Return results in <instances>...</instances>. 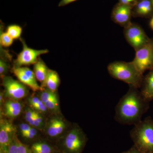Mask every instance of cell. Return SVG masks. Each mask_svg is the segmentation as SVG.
Instances as JSON below:
<instances>
[{"label":"cell","mask_w":153,"mask_h":153,"mask_svg":"<svg viewBox=\"0 0 153 153\" xmlns=\"http://www.w3.org/2000/svg\"><path fill=\"white\" fill-rule=\"evenodd\" d=\"M4 93L3 92H1V94H0V105H1V106L2 105H4Z\"/></svg>","instance_id":"33"},{"label":"cell","mask_w":153,"mask_h":153,"mask_svg":"<svg viewBox=\"0 0 153 153\" xmlns=\"http://www.w3.org/2000/svg\"><path fill=\"white\" fill-rule=\"evenodd\" d=\"M31 107L34 108L36 111L39 112H45L47 111L48 110L47 106H46L44 102L41 101V100L38 103L32 105Z\"/></svg>","instance_id":"24"},{"label":"cell","mask_w":153,"mask_h":153,"mask_svg":"<svg viewBox=\"0 0 153 153\" xmlns=\"http://www.w3.org/2000/svg\"><path fill=\"white\" fill-rule=\"evenodd\" d=\"M0 153H8L7 147L0 146Z\"/></svg>","instance_id":"32"},{"label":"cell","mask_w":153,"mask_h":153,"mask_svg":"<svg viewBox=\"0 0 153 153\" xmlns=\"http://www.w3.org/2000/svg\"><path fill=\"white\" fill-rule=\"evenodd\" d=\"M54 153H61V152H60V151H57V152H55Z\"/></svg>","instance_id":"35"},{"label":"cell","mask_w":153,"mask_h":153,"mask_svg":"<svg viewBox=\"0 0 153 153\" xmlns=\"http://www.w3.org/2000/svg\"><path fill=\"white\" fill-rule=\"evenodd\" d=\"M122 153H140L136 149V148L133 146L128 150L123 152Z\"/></svg>","instance_id":"31"},{"label":"cell","mask_w":153,"mask_h":153,"mask_svg":"<svg viewBox=\"0 0 153 153\" xmlns=\"http://www.w3.org/2000/svg\"><path fill=\"white\" fill-rule=\"evenodd\" d=\"M14 39L9 36L7 32L1 31L0 35V44L2 47H10L13 43Z\"/></svg>","instance_id":"22"},{"label":"cell","mask_w":153,"mask_h":153,"mask_svg":"<svg viewBox=\"0 0 153 153\" xmlns=\"http://www.w3.org/2000/svg\"><path fill=\"white\" fill-rule=\"evenodd\" d=\"M138 0H119V3L123 4L133 6Z\"/></svg>","instance_id":"29"},{"label":"cell","mask_w":153,"mask_h":153,"mask_svg":"<svg viewBox=\"0 0 153 153\" xmlns=\"http://www.w3.org/2000/svg\"><path fill=\"white\" fill-rule=\"evenodd\" d=\"M32 127L30 124L27 123H22L20 126V133L21 135L27 132Z\"/></svg>","instance_id":"27"},{"label":"cell","mask_w":153,"mask_h":153,"mask_svg":"<svg viewBox=\"0 0 153 153\" xmlns=\"http://www.w3.org/2000/svg\"><path fill=\"white\" fill-rule=\"evenodd\" d=\"M8 153H32L30 147L23 143L16 135L7 147Z\"/></svg>","instance_id":"18"},{"label":"cell","mask_w":153,"mask_h":153,"mask_svg":"<svg viewBox=\"0 0 153 153\" xmlns=\"http://www.w3.org/2000/svg\"><path fill=\"white\" fill-rule=\"evenodd\" d=\"M13 39L20 38L22 33V28L17 25H11L8 26L6 31Z\"/></svg>","instance_id":"20"},{"label":"cell","mask_w":153,"mask_h":153,"mask_svg":"<svg viewBox=\"0 0 153 153\" xmlns=\"http://www.w3.org/2000/svg\"><path fill=\"white\" fill-rule=\"evenodd\" d=\"M4 114L7 117L14 118L19 116L22 112V103L18 100L9 99L4 105Z\"/></svg>","instance_id":"16"},{"label":"cell","mask_w":153,"mask_h":153,"mask_svg":"<svg viewBox=\"0 0 153 153\" xmlns=\"http://www.w3.org/2000/svg\"><path fill=\"white\" fill-rule=\"evenodd\" d=\"M141 73L153 69V42L150 41L136 51V55L132 61Z\"/></svg>","instance_id":"5"},{"label":"cell","mask_w":153,"mask_h":153,"mask_svg":"<svg viewBox=\"0 0 153 153\" xmlns=\"http://www.w3.org/2000/svg\"><path fill=\"white\" fill-rule=\"evenodd\" d=\"M65 122L58 117L53 118L48 123L47 134L49 138L56 140V143L60 138L66 128Z\"/></svg>","instance_id":"12"},{"label":"cell","mask_w":153,"mask_h":153,"mask_svg":"<svg viewBox=\"0 0 153 153\" xmlns=\"http://www.w3.org/2000/svg\"><path fill=\"white\" fill-rule=\"evenodd\" d=\"M44 103L48 109L53 112H57L59 110V101L56 94L52 98Z\"/></svg>","instance_id":"21"},{"label":"cell","mask_w":153,"mask_h":153,"mask_svg":"<svg viewBox=\"0 0 153 153\" xmlns=\"http://www.w3.org/2000/svg\"><path fill=\"white\" fill-rule=\"evenodd\" d=\"M132 7V6L117 3L113 9L111 16L112 21L116 24L125 27L131 23Z\"/></svg>","instance_id":"9"},{"label":"cell","mask_w":153,"mask_h":153,"mask_svg":"<svg viewBox=\"0 0 153 153\" xmlns=\"http://www.w3.org/2000/svg\"><path fill=\"white\" fill-rule=\"evenodd\" d=\"M1 78L4 88V95L9 99L19 101L28 95L29 91L27 88L22 82L6 75Z\"/></svg>","instance_id":"6"},{"label":"cell","mask_w":153,"mask_h":153,"mask_svg":"<svg viewBox=\"0 0 153 153\" xmlns=\"http://www.w3.org/2000/svg\"><path fill=\"white\" fill-rule=\"evenodd\" d=\"M76 1L77 0H61L58 4V7H64Z\"/></svg>","instance_id":"30"},{"label":"cell","mask_w":153,"mask_h":153,"mask_svg":"<svg viewBox=\"0 0 153 153\" xmlns=\"http://www.w3.org/2000/svg\"><path fill=\"white\" fill-rule=\"evenodd\" d=\"M43 124L44 122L42 115L40 113L36 111L34 119V127L41 129L43 126Z\"/></svg>","instance_id":"23"},{"label":"cell","mask_w":153,"mask_h":153,"mask_svg":"<svg viewBox=\"0 0 153 153\" xmlns=\"http://www.w3.org/2000/svg\"><path fill=\"white\" fill-rule=\"evenodd\" d=\"M9 69V65L4 60L1 59L0 60V75L1 78L5 76Z\"/></svg>","instance_id":"25"},{"label":"cell","mask_w":153,"mask_h":153,"mask_svg":"<svg viewBox=\"0 0 153 153\" xmlns=\"http://www.w3.org/2000/svg\"><path fill=\"white\" fill-rule=\"evenodd\" d=\"M152 1H153V0H152Z\"/></svg>","instance_id":"36"},{"label":"cell","mask_w":153,"mask_h":153,"mask_svg":"<svg viewBox=\"0 0 153 153\" xmlns=\"http://www.w3.org/2000/svg\"><path fill=\"white\" fill-rule=\"evenodd\" d=\"M40 100H41L40 98H38V97H30V98H29V101H29V105L30 106H32V105L38 103Z\"/></svg>","instance_id":"28"},{"label":"cell","mask_w":153,"mask_h":153,"mask_svg":"<svg viewBox=\"0 0 153 153\" xmlns=\"http://www.w3.org/2000/svg\"><path fill=\"white\" fill-rule=\"evenodd\" d=\"M153 11L152 0H138L133 6L132 15L134 17H146Z\"/></svg>","instance_id":"13"},{"label":"cell","mask_w":153,"mask_h":153,"mask_svg":"<svg viewBox=\"0 0 153 153\" xmlns=\"http://www.w3.org/2000/svg\"><path fill=\"white\" fill-rule=\"evenodd\" d=\"M60 83L59 75L56 71L49 69L45 82L41 88H47L52 92H55L57 91Z\"/></svg>","instance_id":"17"},{"label":"cell","mask_w":153,"mask_h":153,"mask_svg":"<svg viewBox=\"0 0 153 153\" xmlns=\"http://www.w3.org/2000/svg\"><path fill=\"white\" fill-rule=\"evenodd\" d=\"M134 146L140 153H153V120L148 117L134 126L130 132Z\"/></svg>","instance_id":"3"},{"label":"cell","mask_w":153,"mask_h":153,"mask_svg":"<svg viewBox=\"0 0 153 153\" xmlns=\"http://www.w3.org/2000/svg\"><path fill=\"white\" fill-rule=\"evenodd\" d=\"M87 140L86 135L76 125L61 137L55 146L62 153H82Z\"/></svg>","instance_id":"4"},{"label":"cell","mask_w":153,"mask_h":153,"mask_svg":"<svg viewBox=\"0 0 153 153\" xmlns=\"http://www.w3.org/2000/svg\"><path fill=\"white\" fill-rule=\"evenodd\" d=\"M36 111L33 109L28 108L26 111V114L25 115V119L27 121V122H30V121L33 120L34 117L36 114Z\"/></svg>","instance_id":"26"},{"label":"cell","mask_w":153,"mask_h":153,"mask_svg":"<svg viewBox=\"0 0 153 153\" xmlns=\"http://www.w3.org/2000/svg\"><path fill=\"white\" fill-rule=\"evenodd\" d=\"M141 93L148 101L153 100V69L143 77L140 87Z\"/></svg>","instance_id":"15"},{"label":"cell","mask_w":153,"mask_h":153,"mask_svg":"<svg viewBox=\"0 0 153 153\" xmlns=\"http://www.w3.org/2000/svg\"><path fill=\"white\" fill-rule=\"evenodd\" d=\"M16 135V127L12 122L1 119L0 121V146L7 147Z\"/></svg>","instance_id":"11"},{"label":"cell","mask_w":153,"mask_h":153,"mask_svg":"<svg viewBox=\"0 0 153 153\" xmlns=\"http://www.w3.org/2000/svg\"><path fill=\"white\" fill-rule=\"evenodd\" d=\"M150 26L151 28L153 30V17L150 22Z\"/></svg>","instance_id":"34"},{"label":"cell","mask_w":153,"mask_h":153,"mask_svg":"<svg viewBox=\"0 0 153 153\" xmlns=\"http://www.w3.org/2000/svg\"><path fill=\"white\" fill-rule=\"evenodd\" d=\"M49 70L45 63L41 59H38L37 62L34 64V72L36 79L41 82L42 85L46 80Z\"/></svg>","instance_id":"19"},{"label":"cell","mask_w":153,"mask_h":153,"mask_svg":"<svg viewBox=\"0 0 153 153\" xmlns=\"http://www.w3.org/2000/svg\"><path fill=\"white\" fill-rule=\"evenodd\" d=\"M29 147L32 153H54L58 151L56 146L44 139L36 140Z\"/></svg>","instance_id":"14"},{"label":"cell","mask_w":153,"mask_h":153,"mask_svg":"<svg viewBox=\"0 0 153 153\" xmlns=\"http://www.w3.org/2000/svg\"><path fill=\"white\" fill-rule=\"evenodd\" d=\"M124 33L126 40L135 51L150 41L142 28L135 23L131 22L125 27Z\"/></svg>","instance_id":"7"},{"label":"cell","mask_w":153,"mask_h":153,"mask_svg":"<svg viewBox=\"0 0 153 153\" xmlns=\"http://www.w3.org/2000/svg\"><path fill=\"white\" fill-rule=\"evenodd\" d=\"M148 102L138 88L129 85L127 92L116 106L115 120L122 125H135L142 120L148 109Z\"/></svg>","instance_id":"1"},{"label":"cell","mask_w":153,"mask_h":153,"mask_svg":"<svg viewBox=\"0 0 153 153\" xmlns=\"http://www.w3.org/2000/svg\"><path fill=\"white\" fill-rule=\"evenodd\" d=\"M13 72L20 82L28 86L33 91L42 90L41 86L38 85L34 71L26 67L13 68Z\"/></svg>","instance_id":"10"},{"label":"cell","mask_w":153,"mask_h":153,"mask_svg":"<svg viewBox=\"0 0 153 153\" xmlns=\"http://www.w3.org/2000/svg\"><path fill=\"white\" fill-rule=\"evenodd\" d=\"M108 73L113 78L127 83L129 85L140 88L143 76L132 62L115 61L107 67Z\"/></svg>","instance_id":"2"},{"label":"cell","mask_w":153,"mask_h":153,"mask_svg":"<svg viewBox=\"0 0 153 153\" xmlns=\"http://www.w3.org/2000/svg\"><path fill=\"white\" fill-rule=\"evenodd\" d=\"M20 40L22 43L23 49L14 61V68H19L23 66L35 64L38 61V57L40 55L49 52V50L47 49L36 50L30 48L27 46L23 39L20 38Z\"/></svg>","instance_id":"8"}]
</instances>
